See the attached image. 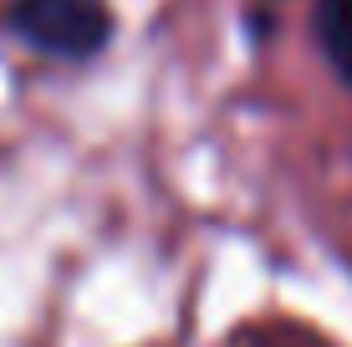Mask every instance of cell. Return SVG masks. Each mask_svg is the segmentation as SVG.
<instances>
[{
  "instance_id": "cell-1",
  "label": "cell",
  "mask_w": 352,
  "mask_h": 347,
  "mask_svg": "<svg viewBox=\"0 0 352 347\" xmlns=\"http://www.w3.org/2000/svg\"><path fill=\"white\" fill-rule=\"evenodd\" d=\"M10 26L46 56L87 62L113 41V10L107 0H10Z\"/></svg>"
},
{
  "instance_id": "cell-2",
  "label": "cell",
  "mask_w": 352,
  "mask_h": 347,
  "mask_svg": "<svg viewBox=\"0 0 352 347\" xmlns=\"http://www.w3.org/2000/svg\"><path fill=\"white\" fill-rule=\"evenodd\" d=\"M317 41L337 82L352 92V0H317Z\"/></svg>"
}]
</instances>
